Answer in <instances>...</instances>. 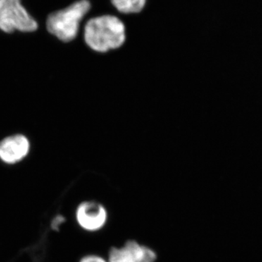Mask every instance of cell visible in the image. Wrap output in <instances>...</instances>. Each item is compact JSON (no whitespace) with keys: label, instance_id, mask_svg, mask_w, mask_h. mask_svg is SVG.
Masks as SVG:
<instances>
[{"label":"cell","instance_id":"obj_1","mask_svg":"<svg viewBox=\"0 0 262 262\" xmlns=\"http://www.w3.org/2000/svg\"><path fill=\"white\" fill-rule=\"evenodd\" d=\"M81 34L85 46L100 54L120 49L127 39L125 22L114 13L89 17L82 26Z\"/></svg>","mask_w":262,"mask_h":262},{"label":"cell","instance_id":"obj_2","mask_svg":"<svg viewBox=\"0 0 262 262\" xmlns=\"http://www.w3.org/2000/svg\"><path fill=\"white\" fill-rule=\"evenodd\" d=\"M93 10L90 0H75L65 8L48 15L46 27L48 32L61 42L75 40L82 32V27Z\"/></svg>","mask_w":262,"mask_h":262},{"label":"cell","instance_id":"obj_3","mask_svg":"<svg viewBox=\"0 0 262 262\" xmlns=\"http://www.w3.org/2000/svg\"><path fill=\"white\" fill-rule=\"evenodd\" d=\"M37 29V22L22 5L21 0H0V30L32 32Z\"/></svg>","mask_w":262,"mask_h":262},{"label":"cell","instance_id":"obj_4","mask_svg":"<svg viewBox=\"0 0 262 262\" xmlns=\"http://www.w3.org/2000/svg\"><path fill=\"white\" fill-rule=\"evenodd\" d=\"M77 222L82 229L89 232H96L102 229L107 221L106 208L95 201L81 203L76 213Z\"/></svg>","mask_w":262,"mask_h":262},{"label":"cell","instance_id":"obj_5","mask_svg":"<svg viewBox=\"0 0 262 262\" xmlns=\"http://www.w3.org/2000/svg\"><path fill=\"white\" fill-rule=\"evenodd\" d=\"M29 151V142L24 136H10L0 142V159L6 163H18L27 156Z\"/></svg>","mask_w":262,"mask_h":262},{"label":"cell","instance_id":"obj_6","mask_svg":"<svg viewBox=\"0 0 262 262\" xmlns=\"http://www.w3.org/2000/svg\"><path fill=\"white\" fill-rule=\"evenodd\" d=\"M148 0H110L115 13L120 16L139 15L145 10Z\"/></svg>","mask_w":262,"mask_h":262},{"label":"cell","instance_id":"obj_7","mask_svg":"<svg viewBox=\"0 0 262 262\" xmlns=\"http://www.w3.org/2000/svg\"><path fill=\"white\" fill-rule=\"evenodd\" d=\"M107 262H134L130 253L125 247L113 248L110 251Z\"/></svg>","mask_w":262,"mask_h":262},{"label":"cell","instance_id":"obj_8","mask_svg":"<svg viewBox=\"0 0 262 262\" xmlns=\"http://www.w3.org/2000/svg\"><path fill=\"white\" fill-rule=\"evenodd\" d=\"M80 262H107L104 258L101 257V256H95V255H91V256H87L85 257L82 258Z\"/></svg>","mask_w":262,"mask_h":262},{"label":"cell","instance_id":"obj_9","mask_svg":"<svg viewBox=\"0 0 262 262\" xmlns=\"http://www.w3.org/2000/svg\"><path fill=\"white\" fill-rule=\"evenodd\" d=\"M63 222H64V218L61 216V215H58V217H56V218L53 220V224H52V227H53V229H57Z\"/></svg>","mask_w":262,"mask_h":262}]
</instances>
